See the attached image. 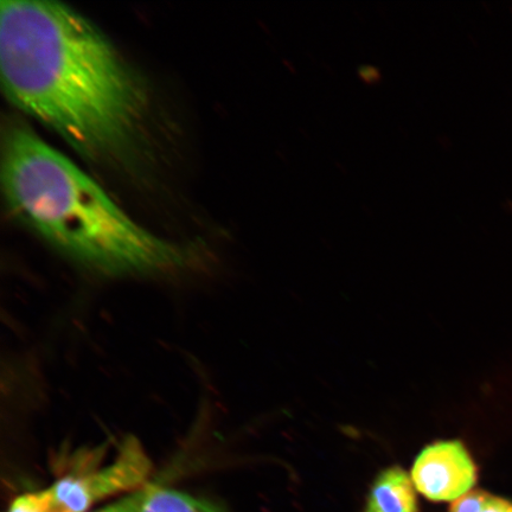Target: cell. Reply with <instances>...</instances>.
<instances>
[{"instance_id": "cell-1", "label": "cell", "mask_w": 512, "mask_h": 512, "mask_svg": "<svg viewBox=\"0 0 512 512\" xmlns=\"http://www.w3.org/2000/svg\"><path fill=\"white\" fill-rule=\"evenodd\" d=\"M0 70L12 105L89 159L132 143L146 107L143 87L108 38L59 2L3 0Z\"/></svg>"}, {"instance_id": "cell-2", "label": "cell", "mask_w": 512, "mask_h": 512, "mask_svg": "<svg viewBox=\"0 0 512 512\" xmlns=\"http://www.w3.org/2000/svg\"><path fill=\"white\" fill-rule=\"evenodd\" d=\"M3 191L9 208L70 258L105 273L168 270L181 249L127 216L100 185L24 125L4 133Z\"/></svg>"}, {"instance_id": "cell-4", "label": "cell", "mask_w": 512, "mask_h": 512, "mask_svg": "<svg viewBox=\"0 0 512 512\" xmlns=\"http://www.w3.org/2000/svg\"><path fill=\"white\" fill-rule=\"evenodd\" d=\"M412 479L415 489L430 501L456 502L471 492L478 470L460 441H440L416 458Z\"/></svg>"}, {"instance_id": "cell-7", "label": "cell", "mask_w": 512, "mask_h": 512, "mask_svg": "<svg viewBox=\"0 0 512 512\" xmlns=\"http://www.w3.org/2000/svg\"><path fill=\"white\" fill-rule=\"evenodd\" d=\"M450 512H512V502L485 491H471L452 504Z\"/></svg>"}, {"instance_id": "cell-3", "label": "cell", "mask_w": 512, "mask_h": 512, "mask_svg": "<svg viewBox=\"0 0 512 512\" xmlns=\"http://www.w3.org/2000/svg\"><path fill=\"white\" fill-rule=\"evenodd\" d=\"M151 460L137 438H127L111 464L67 475L46 490L27 495L31 512H88L95 503L120 492L143 488Z\"/></svg>"}, {"instance_id": "cell-8", "label": "cell", "mask_w": 512, "mask_h": 512, "mask_svg": "<svg viewBox=\"0 0 512 512\" xmlns=\"http://www.w3.org/2000/svg\"><path fill=\"white\" fill-rule=\"evenodd\" d=\"M147 489H149V485L143 486V488L131 492V495L95 512H139L147 494Z\"/></svg>"}, {"instance_id": "cell-6", "label": "cell", "mask_w": 512, "mask_h": 512, "mask_svg": "<svg viewBox=\"0 0 512 512\" xmlns=\"http://www.w3.org/2000/svg\"><path fill=\"white\" fill-rule=\"evenodd\" d=\"M139 512H224L208 499L184 494L174 489L149 485Z\"/></svg>"}, {"instance_id": "cell-5", "label": "cell", "mask_w": 512, "mask_h": 512, "mask_svg": "<svg viewBox=\"0 0 512 512\" xmlns=\"http://www.w3.org/2000/svg\"><path fill=\"white\" fill-rule=\"evenodd\" d=\"M413 484L400 467L384 470L371 486L366 512H419Z\"/></svg>"}]
</instances>
